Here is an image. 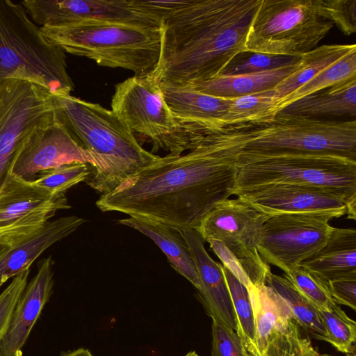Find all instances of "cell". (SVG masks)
<instances>
[{
  "label": "cell",
  "instance_id": "ac0fdd59",
  "mask_svg": "<svg viewBox=\"0 0 356 356\" xmlns=\"http://www.w3.org/2000/svg\"><path fill=\"white\" fill-rule=\"evenodd\" d=\"M159 85L172 115L188 134L205 135L224 128L230 99L209 95L189 86Z\"/></svg>",
  "mask_w": 356,
  "mask_h": 356
},
{
  "label": "cell",
  "instance_id": "f35d334b",
  "mask_svg": "<svg viewBox=\"0 0 356 356\" xmlns=\"http://www.w3.org/2000/svg\"><path fill=\"white\" fill-rule=\"evenodd\" d=\"M326 284L337 305L356 309V274L335 278Z\"/></svg>",
  "mask_w": 356,
  "mask_h": 356
},
{
  "label": "cell",
  "instance_id": "ffe728a7",
  "mask_svg": "<svg viewBox=\"0 0 356 356\" xmlns=\"http://www.w3.org/2000/svg\"><path fill=\"white\" fill-rule=\"evenodd\" d=\"M86 221L76 216L50 220L42 228L19 243L0 249V288L11 277L30 268L43 252L72 234Z\"/></svg>",
  "mask_w": 356,
  "mask_h": 356
},
{
  "label": "cell",
  "instance_id": "1f68e13d",
  "mask_svg": "<svg viewBox=\"0 0 356 356\" xmlns=\"http://www.w3.org/2000/svg\"><path fill=\"white\" fill-rule=\"evenodd\" d=\"M326 334L319 340L330 343L338 351L348 356L355 355L356 323L337 305L330 311L318 310Z\"/></svg>",
  "mask_w": 356,
  "mask_h": 356
},
{
  "label": "cell",
  "instance_id": "603a6c76",
  "mask_svg": "<svg viewBox=\"0 0 356 356\" xmlns=\"http://www.w3.org/2000/svg\"><path fill=\"white\" fill-rule=\"evenodd\" d=\"M298 62L261 72L234 76L219 75L189 86L201 92L225 99L275 89L298 68Z\"/></svg>",
  "mask_w": 356,
  "mask_h": 356
},
{
  "label": "cell",
  "instance_id": "8fae6325",
  "mask_svg": "<svg viewBox=\"0 0 356 356\" xmlns=\"http://www.w3.org/2000/svg\"><path fill=\"white\" fill-rule=\"evenodd\" d=\"M268 216L238 197L227 199L212 209L195 230L204 241L222 242L237 259L250 283L260 286L266 284L271 272L257 250L260 231Z\"/></svg>",
  "mask_w": 356,
  "mask_h": 356
},
{
  "label": "cell",
  "instance_id": "7bdbcfd3",
  "mask_svg": "<svg viewBox=\"0 0 356 356\" xmlns=\"http://www.w3.org/2000/svg\"><path fill=\"white\" fill-rule=\"evenodd\" d=\"M321 356H330V355H321Z\"/></svg>",
  "mask_w": 356,
  "mask_h": 356
},
{
  "label": "cell",
  "instance_id": "44dd1931",
  "mask_svg": "<svg viewBox=\"0 0 356 356\" xmlns=\"http://www.w3.org/2000/svg\"><path fill=\"white\" fill-rule=\"evenodd\" d=\"M299 266L325 283L356 274L355 229L332 227L324 246Z\"/></svg>",
  "mask_w": 356,
  "mask_h": 356
},
{
  "label": "cell",
  "instance_id": "60d3db41",
  "mask_svg": "<svg viewBox=\"0 0 356 356\" xmlns=\"http://www.w3.org/2000/svg\"><path fill=\"white\" fill-rule=\"evenodd\" d=\"M62 356H94L92 353L86 348H79L74 350L64 353Z\"/></svg>",
  "mask_w": 356,
  "mask_h": 356
},
{
  "label": "cell",
  "instance_id": "e0dca14e",
  "mask_svg": "<svg viewBox=\"0 0 356 356\" xmlns=\"http://www.w3.org/2000/svg\"><path fill=\"white\" fill-rule=\"evenodd\" d=\"M187 243L198 273L199 297L212 320L236 330V317L222 265L207 253L204 241L193 229L179 230Z\"/></svg>",
  "mask_w": 356,
  "mask_h": 356
},
{
  "label": "cell",
  "instance_id": "9c48e42d",
  "mask_svg": "<svg viewBox=\"0 0 356 356\" xmlns=\"http://www.w3.org/2000/svg\"><path fill=\"white\" fill-rule=\"evenodd\" d=\"M237 166L235 192L270 184L356 189V161L337 156L275 154L238 157Z\"/></svg>",
  "mask_w": 356,
  "mask_h": 356
},
{
  "label": "cell",
  "instance_id": "484cf974",
  "mask_svg": "<svg viewBox=\"0 0 356 356\" xmlns=\"http://www.w3.org/2000/svg\"><path fill=\"white\" fill-rule=\"evenodd\" d=\"M355 49V44H325L302 55L298 68L274 89L280 100Z\"/></svg>",
  "mask_w": 356,
  "mask_h": 356
},
{
  "label": "cell",
  "instance_id": "4dcf8cb0",
  "mask_svg": "<svg viewBox=\"0 0 356 356\" xmlns=\"http://www.w3.org/2000/svg\"><path fill=\"white\" fill-rule=\"evenodd\" d=\"M90 174V164L75 161L43 171L31 182L51 197H60L72 187L86 181Z\"/></svg>",
  "mask_w": 356,
  "mask_h": 356
},
{
  "label": "cell",
  "instance_id": "5bb4252c",
  "mask_svg": "<svg viewBox=\"0 0 356 356\" xmlns=\"http://www.w3.org/2000/svg\"><path fill=\"white\" fill-rule=\"evenodd\" d=\"M21 4L41 26L109 21L162 27V20L137 0H24Z\"/></svg>",
  "mask_w": 356,
  "mask_h": 356
},
{
  "label": "cell",
  "instance_id": "f1b7e54d",
  "mask_svg": "<svg viewBox=\"0 0 356 356\" xmlns=\"http://www.w3.org/2000/svg\"><path fill=\"white\" fill-rule=\"evenodd\" d=\"M353 78H356V49L278 101L275 108V114L276 115L284 108L302 97Z\"/></svg>",
  "mask_w": 356,
  "mask_h": 356
},
{
  "label": "cell",
  "instance_id": "9a60e30c",
  "mask_svg": "<svg viewBox=\"0 0 356 356\" xmlns=\"http://www.w3.org/2000/svg\"><path fill=\"white\" fill-rule=\"evenodd\" d=\"M267 215L345 211L356 199V189L291 184H270L234 193Z\"/></svg>",
  "mask_w": 356,
  "mask_h": 356
},
{
  "label": "cell",
  "instance_id": "f546056e",
  "mask_svg": "<svg viewBox=\"0 0 356 356\" xmlns=\"http://www.w3.org/2000/svg\"><path fill=\"white\" fill-rule=\"evenodd\" d=\"M222 270L236 317V332L245 349L252 356H259L256 346L254 316L248 289L223 265Z\"/></svg>",
  "mask_w": 356,
  "mask_h": 356
},
{
  "label": "cell",
  "instance_id": "2e32d148",
  "mask_svg": "<svg viewBox=\"0 0 356 356\" xmlns=\"http://www.w3.org/2000/svg\"><path fill=\"white\" fill-rule=\"evenodd\" d=\"M75 161L88 163L90 168L95 165L93 156L74 139L56 111L26 139L11 174L32 181L43 171Z\"/></svg>",
  "mask_w": 356,
  "mask_h": 356
},
{
  "label": "cell",
  "instance_id": "d6a6232c",
  "mask_svg": "<svg viewBox=\"0 0 356 356\" xmlns=\"http://www.w3.org/2000/svg\"><path fill=\"white\" fill-rule=\"evenodd\" d=\"M261 356H321L293 320L275 331Z\"/></svg>",
  "mask_w": 356,
  "mask_h": 356
},
{
  "label": "cell",
  "instance_id": "d590c367",
  "mask_svg": "<svg viewBox=\"0 0 356 356\" xmlns=\"http://www.w3.org/2000/svg\"><path fill=\"white\" fill-rule=\"evenodd\" d=\"M323 15L346 35L356 31V0H318Z\"/></svg>",
  "mask_w": 356,
  "mask_h": 356
},
{
  "label": "cell",
  "instance_id": "7c38bea8",
  "mask_svg": "<svg viewBox=\"0 0 356 356\" xmlns=\"http://www.w3.org/2000/svg\"><path fill=\"white\" fill-rule=\"evenodd\" d=\"M55 113V95L45 88L20 79L0 83V188L26 139Z\"/></svg>",
  "mask_w": 356,
  "mask_h": 356
},
{
  "label": "cell",
  "instance_id": "74e56055",
  "mask_svg": "<svg viewBox=\"0 0 356 356\" xmlns=\"http://www.w3.org/2000/svg\"><path fill=\"white\" fill-rule=\"evenodd\" d=\"M211 336V356H252L245 349L234 330L213 320Z\"/></svg>",
  "mask_w": 356,
  "mask_h": 356
},
{
  "label": "cell",
  "instance_id": "7402d4cb",
  "mask_svg": "<svg viewBox=\"0 0 356 356\" xmlns=\"http://www.w3.org/2000/svg\"><path fill=\"white\" fill-rule=\"evenodd\" d=\"M118 222L132 227L152 239L163 251L172 266L188 280L197 291L200 282L188 245L180 232L170 226L151 220L131 217Z\"/></svg>",
  "mask_w": 356,
  "mask_h": 356
},
{
  "label": "cell",
  "instance_id": "277c9868",
  "mask_svg": "<svg viewBox=\"0 0 356 356\" xmlns=\"http://www.w3.org/2000/svg\"><path fill=\"white\" fill-rule=\"evenodd\" d=\"M44 36L65 52L98 65L152 74L161 58L162 27L109 21H83L41 26Z\"/></svg>",
  "mask_w": 356,
  "mask_h": 356
},
{
  "label": "cell",
  "instance_id": "52a82bcc",
  "mask_svg": "<svg viewBox=\"0 0 356 356\" xmlns=\"http://www.w3.org/2000/svg\"><path fill=\"white\" fill-rule=\"evenodd\" d=\"M333 26L318 0H261L244 50L300 57L317 47Z\"/></svg>",
  "mask_w": 356,
  "mask_h": 356
},
{
  "label": "cell",
  "instance_id": "ab89813d",
  "mask_svg": "<svg viewBox=\"0 0 356 356\" xmlns=\"http://www.w3.org/2000/svg\"><path fill=\"white\" fill-rule=\"evenodd\" d=\"M210 248L227 267L247 288L252 285L235 256L220 241L216 239L207 241Z\"/></svg>",
  "mask_w": 356,
  "mask_h": 356
},
{
  "label": "cell",
  "instance_id": "8992f818",
  "mask_svg": "<svg viewBox=\"0 0 356 356\" xmlns=\"http://www.w3.org/2000/svg\"><path fill=\"white\" fill-rule=\"evenodd\" d=\"M250 138L238 158L275 154L333 155L356 161V121L318 120L279 112L250 124Z\"/></svg>",
  "mask_w": 356,
  "mask_h": 356
},
{
  "label": "cell",
  "instance_id": "cb8c5ba5",
  "mask_svg": "<svg viewBox=\"0 0 356 356\" xmlns=\"http://www.w3.org/2000/svg\"><path fill=\"white\" fill-rule=\"evenodd\" d=\"M280 112L309 118L356 115V78L318 90L292 102Z\"/></svg>",
  "mask_w": 356,
  "mask_h": 356
},
{
  "label": "cell",
  "instance_id": "4fadbf2b",
  "mask_svg": "<svg viewBox=\"0 0 356 356\" xmlns=\"http://www.w3.org/2000/svg\"><path fill=\"white\" fill-rule=\"evenodd\" d=\"M70 207L65 196L51 197L10 173L0 188V249L19 243L42 228L58 211Z\"/></svg>",
  "mask_w": 356,
  "mask_h": 356
},
{
  "label": "cell",
  "instance_id": "3957f363",
  "mask_svg": "<svg viewBox=\"0 0 356 356\" xmlns=\"http://www.w3.org/2000/svg\"><path fill=\"white\" fill-rule=\"evenodd\" d=\"M54 95L58 119L95 161L86 182L101 195L159 158L139 144L111 110L71 94Z\"/></svg>",
  "mask_w": 356,
  "mask_h": 356
},
{
  "label": "cell",
  "instance_id": "5b68a950",
  "mask_svg": "<svg viewBox=\"0 0 356 356\" xmlns=\"http://www.w3.org/2000/svg\"><path fill=\"white\" fill-rule=\"evenodd\" d=\"M20 79L54 95L71 94L65 52L50 42L20 3L0 0V83Z\"/></svg>",
  "mask_w": 356,
  "mask_h": 356
},
{
  "label": "cell",
  "instance_id": "836d02e7",
  "mask_svg": "<svg viewBox=\"0 0 356 356\" xmlns=\"http://www.w3.org/2000/svg\"><path fill=\"white\" fill-rule=\"evenodd\" d=\"M300 58L243 50L230 60L220 75L234 76L261 72L296 64Z\"/></svg>",
  "mask_w": 356,
  "mask_h": 356
},
{
  "label": "cell",
  "instance_id": "8d00e7d4",
  "mask_svg": "<svg viewBox=\"0 0 356 356\" xmlns=\"http://www.w3.org/2000/svg\"><path fill=\"white\" fill-rule=\"evenodd\" d=\"M29 273L30 268H27L16 275L0 294V341L7 331L13 312L27 285Z\"/></svg>",
  "mask_w": 356,
  "mask_h": 356
},
{
  "label": "cell",
  "instance_id": "d6986e66",
  "mask_svg": "<svg viewBox=\"0 0 356 356\" xmlns=\"http://www.w3.org/2000/svg\"><path fill=\"white\" fill-rule=\"evenodd\" d=\"M53 264L51 256L42 260L37 273L27 284L0 341V356H22V348L51 294Z\"/></svg>",
  "mask_w": 356,
  "mask_h": 356
},
{
  "label": "cell",
  "instance_id": "b9f144b4",
  "mask_svg": "<svg viewBox=\"0 0 356 356\" xmlns=\"http://www.w3.org/2000/svg\"><path fill=\"white\" fill-rule=\"evenodd\" d=\"M183 356H200L195 351H190Z\"/></svg>",
  "mask_w": 356,
  "mask_h": 356
},
{
  "label": "cell",
  "instance_id": "ba28073f",
  "mask_svg": "<svg viewBox=\"0 0 356 356\" xmlns=\"http://www.w3.org/2000/svg\"><path fill=\"white\" fill-rule=\"evenodd\" d=\"M111 111L134 134L149 139L154 152L180 155L193 148L152 74L134 75L115 85Z\"/></svg>",
  "mask_w": 356,
  "mask_h": 356
},
{
  "label": "cell",
  "instance_id": "d4e9b609",
  "mask_svg": "<svg viewBox=\"0 0 356 356\" xmlns=\"http://www.w3.org/2000/svg\"><path fill=\"white\" fill-rule=\"evenodd\" d=\"M248 289L254 316L256 346L261 356L271 335L293 317L286 302L268 286L251 285Z\"/></svg>",
  "mask_w": 356,
  "mask_h": 356
},
{
  "label": "cell",
  "instance_id": "6da1fadb",
  "mask_svg": "<svg viewBox=\"0 0 356 356\" xmlns=\"http://www.w3.org/2000/svg\"><path fill=\"white\" fill-rule=\"evenodd\" d=\"M250 136V124L203 135L188 153L159 156L102 195L96 206L178 230L195 229L212 209L234 195L237 159Z\"/></svg>",
  "mask_w": 356,
  "mask_h": 356
},
{
  "label": "cell",
  "instance_id": "30bf717a",
  "mask_svg": "<svg viewBox=\"0 0 356 356\" xmlns=\"http://www.w3.org/2000/svg\"><path fill=\"white\" fill-rule=\"evenodd\" d=\"M346 214L333 210L270 215L260 231L258 252L266 264L285 273L323 248L332 227L330 220Z\"/></svg>",
  "mask_w": 356,
  "mask_h": 356
},
{
  "label": "cell",
  "instance_id": "e575fe53",
  "mask_svg": "<svg viewBox=\"0 0 356 356\" xmlns=\"http://www.w3.org/2000/svg\"><path fill=\"white\" fill-rule=\"evenodd\" d=\"M284 275L318 310L330 311L338 305L333 300L327 284L302 267L296 266Z\"/></svg>",
  "mask_w": 356,
  "mask_h": 356
},
{
  "label": "cell",
  "instance_id": "4316f807",
  "mask_svg": "<svg viewBox=\"0 0 356 356\" xmlns=\"http://www.w3.org/2000/svg\"><path fill=\"white\" fill-rule=\"evenodd\" d=\"M266 285L286 302L293 320L300 327L312 333L316 339L326 334L317 308L284 275L282 276L270 272L266 280Z\"/></svg>",
  "mask_w": 356,
  "mask_h": 356
},
{
  "label": "cell",
  "instance_id": "7a4b0ae2",
  "mask_svg": "<svg viewBox=\"0 0 356 356\" xmlns=\"http://www.w3.org/2000/svg\"><path fill=\"white\" fill-rule=\"evenodd\" d=\"M261 0H187L163 19L159 83L192 86L219 76L245 49Z\"/></svg>",
  "mask_w": 356,
  "mask_h": 356
},
{
  "label": "cell",
  "instance_id": "83f0119b",
  "mask_svg": "<svg viewBox=\"0 0 356 356\" xmlns=\"http://www.w3.org/2000/svg\"><path fill=\"white\" fill-rule=\"evenodd\" d=\"M279 100L274 89L230 99L223 127L268 122L275 116L274 111Z\"/></svg>",
  "mask_w": 356,
  "mask_h": 356
}]
</instances>
